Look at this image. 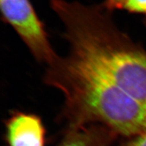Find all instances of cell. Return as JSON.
I'll return each mask as SVG.
<instances>
[{
    "label": "cell",
    "mask_w": 146,
    "mask_h": 146,
    "mask_svg": "<svg viewBox=\"0 0 146 146\" xmlns=\"http://www.w3.org/2000/svg\"><path fill=\"white\" fill-rule=\"evenodd\" d=\"M124 0H105L103 5L107 10L112 11L115 9H120Z\"/></svg>",
    "instance_id": "obj_7"
},
{
    "label": "cell",
    "mask_w": 146,
    "mask_h": 146,
    "mask_svg": "<svg viewBox=\"0 0 146 146\" xmlns=\"http://www.w3.org/2000/svg\"><path fill=\"white\" fill-rule=\"evenodd\" d=\"M3 19L14 29L36 60L50 65L58 58L30 0H0Z\"/></svg>",
    "instance_id": "obj_3"
},
{
    "label": "cell",
    "mask_w": 146,
    "mask_h": 146,
    "mask_svg": "<svg viewBox=\"0 0 146 146\" xmlns=\"http://www.w3.org/2000/svg\"><path fill=\"white\" fill-rule=\"evenodd\" d=\"M120 9L146 16V0H124Z\"/></svg>",
    "instance_id": "obj_6"
},
{
    "label": "cell",
    "mask_w": 146,
    "mask_h": 146,
    "mask_svg": "<svg viewBox=\"0 0 146 146\" xmlns=\"http://www.w3.org/2000/svg\"><path fill=\"white\" fill-rule=\"evenodd\" d=\"M127 146H146V131L137 136Z\"/></svg>",
    "instance_id": "obj_8"
},
{
    "label": "cell",
    "mask_w": 146,
    "mask_h": 146,
    "mask_svg": "<svg viewBox=\"0 0 146 146\" xmlns=\"http://www.w3.org/2000/svg\"><path fill=\"white\" fill-rule=\"evenodd\" d=\"M8 146H44L45 129L39 116L16 112L6 123Z\"/></svg>",
    "instance_id": "obj_4"
},
{
    "label": "cell",
    "mask_w": 146,
    "mask_h": 146,
    "mask_svg": "<svg viewBox=\"0 0 146 146\" xmlns=\"http://www.w3.org/2000/svg\"><path fill=\"white\" fill-rule=\"evenodd\" d=\"M59 146H101L98 136L89 129L80 126L73 129Z\"/></svg>",
    "instance_id": "obj_5"
},
{
    "label": "cell",
    "mask_w": 146,
    "mask_h": 146,
    "mask_svg": "<svg viewBox=\"0 0 146 146\" xmlns=\"http://www.w3.org/2000/svg\"><path fill=\"white\" fill-rule=\"evenodd\" d=\"M48 66L45 83L62 93L65 112L76 125L98 122L125 136L145 132V106L87 64L70 54Z\"/></svg>",
    "instance_id": "obj_2"
},
{
    "label": "cell",
    "mask_w": 146,
    "mask_h": 146,
    "mask_svg": "<svg viewBox=\"0 0 146 146\" xmlns=\"http://www.w3.org/2000/svg\"><path fill=\"white\" fill-rule=\"evenodd\" d=\"M64 27L70 55L146 106V53L131 43L104 5L52 0Z\"/></svg>",
    "instance_id": "obj_1"
}]
</instances>
